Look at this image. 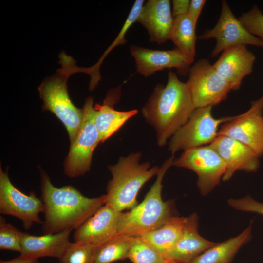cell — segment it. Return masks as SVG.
Segmentation results:
<instances>
[{
  "mask_svg": "<svg viewBox=\"0 0 263 263\" xmlns=\"http://www.w3.org/2000/svg\"><path fill=\"white\" fill-rule=\"evenodd\" d=\"M255 60V55L246 46L240 45L224 51L212 66L232 90H238L243 79L252 72Z\"/></svg>",
  "mask_w": 263,
  "mask_h": 263,
  "instance_id": "obj_16",
  "label": "cell"
},
{
  "mask_svg": "<svg viewBox=\"0 0 263 263\" xmlns=\"http://www.w3.org/2000/svg\"><path fill=\"white\" fill-rule=\"evenodd\" d=\"M130 51L138 73L148 77L166 69L175 68L181 75L188 72L193 61L176 47L169 50H153L131 45Z\"/></svg>",
  "mask_w": 263,
  "mask_h": 263,
  "instance_id": "obj_13",
  "label": "cell"
},
{
  "mask_svg": "<svg viewBox=\"0 0 263 263\" xmlns=\"http://www.w3.org/2000/svg\"><path fill=\"white\" fill-rule=\"evenodd\" d=\"M70 76L61 66L54 75L42 82L38 90L43 101V110L51 112L61 121L71 143L81 126L83 112L82 108L75 107L69 97L67 81Z\"/></svg>",
  "mask_w": 263,
  "mask_h": 263,
  "instance_id": "obj_5",
  "label": "cell"
},
{
  "mask_svg": "<svg viewBox=\"0 0 263 263\" xmlns=\"http://www.w3.org/2000/svg\"><path fill=\"white\" fill-rule=\"evenodd\" d=\"M195 109L188 81L183 82L169 71L165 86L158 84L142 109L143 116L155 129L160 147L188 121Z\"/></svg>",
  "mask_w": 263,
  "mask_h": 263,
  "instance_id": "obj_2",
  "label": "cell"
},
{
  "mask_svg": "<svg viewBox=\"0 0 263 263\" xmlns=\"http://www.w3.org/2000/svg\"><path fill=\"white\" fill-rule=\"evenodd\" d=\"M44 205L34 192L26 195L17 188L11 182L7 171L0 167V213L19 219L25 230L35 224H42L39 214L43 213Z\"/></svg>",
  "mask_w": 263,
  "mask_h": 263,
  "instance_id": "obj_10",
  "label": "cell"
},
{
  "mask_svg": "<svg viewBox=\"0 0 263 263\" xmlns=\"http://www.w3.org/2000/svg\"><path fill=\"white\" fill-rule=\"evenodd\" d=\"M128 259L132 263H167L165 257L140 236L132 237Z\"/></svg>",
  "mask_w": 263,
  "mask_h": 263,
  "instance_id": "obj_26",
  "label": "cell"
},
{
  "mask_svg": "<svg viewBox=\"0 0 263 263\" xmlns=\"http://www.w3.org/2000/svg\"><path fill=\"white\" fill-rule=\"evenodd\" d=\"M174 23L169 40L175 47L194 61L195 56L196 26L188 14L174 18Z\"/></svg>",
  "mask_w": 263,
  "mask_h": 263,
  "instance_id": "obj_24",
  "label": "cell"
},
{
  "mask_svg": "<svg viewBox=\"0 0 263 263\" xmlns=\"http://www.w3.org/2000/svg\"><path fill=\"white\" fill-rule=\"evenodd\" d=\"M39 171L44 234L75 230L106 204V194L89 198L71 185L56 188L46 172L41 168Z\"/></svg>",
  "mask_w": 263,
  "mask_h": 263,
  "instance_id": "obj_1",
  "label": "cell"
},
{
  "mask_svg": "<svg viewBox=\"0 0 263 263\" xmlns=\"http://www.w3.org/2000/svg\"><path fill=\"white\" fill-rule=\"evenodd\" d=\"M173 165L189 169L197 174V187L202 195H207L220 183L226 165L218 152L209 145L184 151Z\"/></svg>",
  "mask_w": 263,
  "mask_h": 263,
  "instance_id": "obj_8",
  "label": "cell"
},
{
  "mask_svg": "<svg viewBox=\"0 0 263 263\" xmlns=\"http://www.w3.org/2000/svg\"><path fill=\"white\" fill-rule=\"evenodd\" d=\"M80 128L71 143L69 152L64 163V174L70 178L84 175L91 169L94 150L100 142L94 123V99L85 100Z\"/></svg>",
  "mask_w": 263,
  "mask_h": 263,
  "instance_id": "obj_6",
  "label": "cell"
},
{
  "mask_svg": "<svg viewBox=\"0 0 263 263\" xmlns=\"http://www.w3.org/2000/svg\"><path fill=\"white\" fill-rule=\"evenodd\" d=\"M252 225L238 236L216 243L189 263H229L240 249L251 238Z\"/></svg>",
  "mask_w": 263,
  "mask_h": 263,
  "instance_id": "obj_21",
  "label": "cell"
},
{
  "mask_svg": "<svg viewBox=\"0 0 263 263\" xmlns=\"http://www.w3.org/2000/svg\"><path fill=\"white\" fill-rule=\"evenodd\" d=\"M0 263H39L38 259L23 258L19 256L9 260H0Z\"/></svg>",
  "mask_w": 263,
  "mask_h": 263,
  "instance_id": "obj_33",
  "label": "cell"
},
{
  "mask_svg": "<svg viewBox=\"0 0 263 263\" xmlns=\"http://www.w3.org/2000/svg\"><path fill=\"white\" fill-rule=\"evenodd\" d=\"M214 38L216 45L210 56L215 57L229 48L250 45L263 47V40L250 34L232 13L226 0H223L220 16L215 26L206 30L199 37L201 40Z\"/></svg>",
  "mask_w": 263,
  "mask_h": 263,
  "instance_id": "obj_11",
  "label": "cell"
},
{
  "mask_svg": "<svg viewBox=\"0 0 263 263\" xmlns=\"http://www.w3.org/2000/svg\"><path fill=\"white\" fill-rule=\"evenodd\" d=\"M72 230H67L52 234L35 236L21 232L20 256L38 259L42 257L59 259L70 244Z\"/></svg>",
  "mask_w": 263,
  "mask_h": 263,
  "instance_id": "obj_20",
  "label": "cell"
},
{
  "mask_svg": "<svg viewBox=\"0 0 263 263\" xmlns=\"http://www.w3.org/2000/svg\"><path fill=\"white\" fill-rule=\"evenodd\" d=\"M122 212L105 204L75 229L73 235L75 242L87 243L97 247L112 240L118 235Z\"/></svg>",
  "mask_w": 263,
  "mask_h": 263,
  "instance_id": "obj_14",
  "label": "cell"
},
{
  "mask_svg": "<svg viewBox=\"0 0 263 263\" xmlns=\"http://www.w3.org/2000/svg\"><path fill=\"white\" fill-rule=\"evenodd\" d=\"M209 145L226 164L224 181L230 179L236 171L256 172L260 166V157L249 147L235 139L217 135Z\"/></svg>",
  "mask_w": 263,
  "mask_h": 263,
  "instance_id": "obj_15",
  "label": "cell"
},
{
  "mask_svg": "<svg viewBox=\"0 0 263 263\" xmlns=\"http://www.w3.org/2000/svg\"><path fill=\"white\" fill-rule=\"evenodd\" d=\"M121 95V87L111 89L102 104L94 105V123L103 143L115 133L129 119L135 115L138 110L119 111L114 109Z\"/></svg>",
  "mask_w": 263,
  "mask_h": 263,
  "instance_id": "obj_18",
  "label": "cell"
},
{
  "mask_svg": "<svg viewBox=\"0 0 263 263\" xmlns=\"http://www.w3.org/2000/svg\"><path fill=\"white\" fill-rule=\"evenodd\" d=\"M141 156L139 152L132 153L108 167L112 178L107 185L105 205L119 212L129 210L138 205L137 196L140 188L160 170L157 166L150 168L149 162L140 163Z\"/></svg>",
  "mask_w": 263,
  "mask_h": 263,
  "instance_id": "obj_4",
  "label": "cell"
},
{
  "mask_svg": "<svg viewBox=\"0 0 263 263\" xmlns=\"http://www.w3.org/2000/svg\"><path fill=\"white\" fill-rule=\"evenodd\" d=\"M227 203L235 209L263 216V203L256 201L249 195L238 199H229Z\"/></svg>",
  "mask_w": 263,
  "mask_h": 263,
  "instance_id": "obj_30",
  "label": "cell"
},
{
  "mask_svg": "<svg viewBox=\"0 0 263 263\" xmlns=\"http://www.w3.org/2000/svg\"><path fill=\"white\" fill-rule=\"evenodd\" d=\"M216 243L202 237L198 232V217L193 213L187 217L179 240L165 258L169 262L189 263Z\"/></svg>",
  "mask_w": 263,
  "mask_h": 263,
  "instance_id": "obj_19",
  "label": "cell"
},
{
  "mask_svg": "<svg viewBox=\"0 0 263 263\" xmlns=\"http://www.w3.org/2000/svg\"><path fill=\"white\" fill-rule=\"evenodd\" d=\"M206 2L205 0H191L188 12V15L196 26L201 12Z\"/></svg>",
  "mask_w": 263,
  "mask_h": 263,
  "instance_id": "obj_31",
  "label": "cell"
},
{
  "mask_svg": "<svg viewBox=\"0 0 263 263\" xmlns=\"http://www.w3.org/2000/svg\"><path fill=\"white\" fill-rule=\"evenodd\" d=\"M174 18L169 0H149L143 5L136 22L147 30L150 41L161 44L169 40Z\"/></svg>",
  "mask_w": 263,
  "mask_h": 263,
  "instance_id": "obj_17",
  "label": "cell"
},
{
  "mask_svg": "<svg viewBox=\"0 0 263 263\" xmlns=\"http://www.w3.org/2000/svg\"><path fill=\"white\" fill-rule=\"evenodd\" d=\"M167 263H176V262H169Z\"/></svg>",
  "mask_w": 263,
  "mask_h": 263,
  "instance_id": "obj_34",
  "label": "cell"
},
{
  "mask_svg": "<svg viewBox=\"0 0 263 263\" xmlns=\"http://www.w3.org/2000/svg\"><path fill=\"white\" fill-rule=\"evenodd\" d=\"M21 231L0 216V249L19 252L21 251Z\"/></svg>",
  "mask_w": 263,
  "mask_h": 263,
  "instance_id": "obj_28",
  "label": "cell"
},
{
  "mask_svg": "<svg viewBox=\"0 0 263 263\" xmlns=\"http://www.w3.org/2000/svg\"><path fill=\"white\" fill-rule=\"evenodd\" d=\"M132 237L118 235L96 247L94 263H112L128 258Z\"/></svg>",
  "mask_w": 263,
  "mask_h": 263,
  "instance_id": "obj_25",
  "label": "cell"
},
{
  "mask_svg": "<svg viewBox=\"0 0 263 263\" xmlns=\"http://www.w3.org/2000/svg\"><path fill=\"white\" fill-rule=\"evenodd\" d=\"M238 19L250 34L263 40V13L257 5L243 13Z\"/></svg>",
  "mask_w": 263,
  "mask_h": 263,
  "instance_id": "obj_29",
  "label": "cell"
},
{
  "mask_svg": "<svg viewBox=\"0 0 263 263\" xmlns=\"http://www.w3.org/2000/svg\"><path fill=\"white\" fill-rule=\"evenodd\" d=\"M190 0H173L172 15L174 18L188 13Z\"/></svg>",
  "mask_w": 263,
  "mask_h": 263,
  "instance_id": "obj_32",
  "label": "cell"
},
{
  "mask_svg": "<svg viewBox=\"0 0 263 263\" xmlns=\"http://www.w3.org/2000/svg\"><path fill=\"white\" fill-rule=\"evenodd\" d=\"M174 160L172 155L162 164L155 182L144 200L133 208L122 212L118 225V235L140 236L177 216L173 201H164L162 197V181L167 170L173 166Z\"/></svg>",
  "mask_w": 263,
  "mask_h": 263,
  "instance_id": "obj_3",
  "label": "cell"
},
{
  "mask_svg": "<svg viewBox=\"0 0 263 263\" xmlns=\"http://www.w3.org/2000/svg\"><path fill=\"white\" fill-rule=\"evenodd\" d=\"M213 106L195 108L187 122L171 137L169 150L173 155L180 150L210 144L218 135L219 126L233 116L215 118Z\"/></svg>",
  "mask_w": 263,
  "mask_h": 263,
  "instance_id": "obj_7",
  "label": "cell"
},
{
  "mask_svg": "<svg viewBox=\"0 0 263 263\" xmlns=\"http://www.w3.org/2000/svg\"><path fill=\"white\" fill-rule=\"evenodd\" d=\"M195 108L217 105L226 99L232 88L205 58L191 66L187 81Z\"/></svg>",
  "mask_w": 263,
  "mask_h": 263,
  "instance_id": "obj_9",
  "label": "cell"
},
{
  "mask_svg": "<svg viewBox=\"0 0 263 263\" xmlns=\"http://www.w3.org/2000/svg\"><path fill=\"white\" fill-rule=\"evenodd\" d=\"M185 221V217L176 216L158 228L140 237L165 257L180 237Z\"/></svg>",
  "mask_w": 263,
  "mask_h": 263,
  "instance_id": "obj_23",
  "label": "cell"
},
{
  "mask_svg": "<svg viewBox=\"0 0 263 263\" xmlns=\"http://www.w3.org/2000/svg\"><path fill=\"white\" fill-rule=\"evenodd\" d=\"M95 248L89 243L71 242L58 260L60 263H94Z\"/></svg>",
  "mask_w": 263,
  "mask_h": 263,
  "instance_id": "obj_27",
  "label": "cell"
},
{
  "mask_svg": "<svg viewBox=\"0 0 263 263\" xmlns=\"http://www.w3.org/2000/svg\"><path fill=\"white\" fill-rule=\"evenodd\" d=\"M144 4V0H136L135 1L117 37L105 51L95 64L88 68L78 67L75 63L73 65L72 67L73 74L83 73L89 75L91 79L89 89L91 91H93L96 87L101 80L100 68L105 57L114 48L118 46L124 45L127 42L125 38L126 33L132 25L136 22Z\"/></svg>",
  "mask_w": 263,
  "mask_h": 263,
  "instance_id": "obj_22",
  "label": "cell"
},
{
  "mask_svg": "<svg viewBox=\"0 0 263 263\" xmlns=\"http://www.w3.org/2000/svg\"><path fill=\"white\" fill-rule=\"evenodd\" d=\"M217 135L235 139L251 149L260 157L263 155V93L251 102L249 109L223 124Z\"/></svg>",
  "mask_w": 263,
  "mask_h": 263,
  "instance_id": "obj_12",
  "label": "cell"
}]
</instances>
